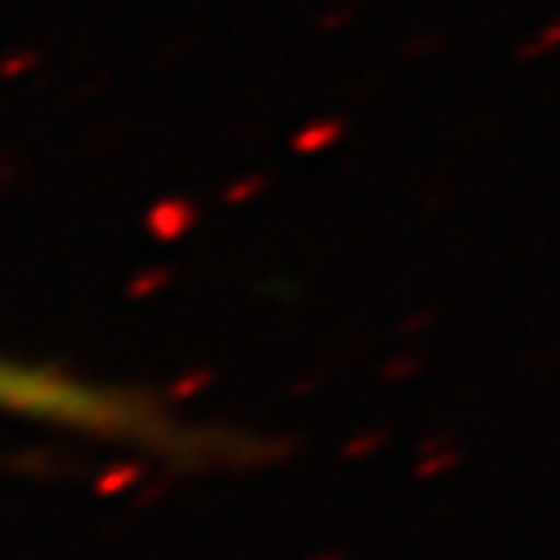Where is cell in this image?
I'll list each match as a JSON object with an SVG mask.
<instances>
[{
	"instance_id": "cell-2",
	"label": "cell",
	"mask_w": 560,
	"mask_h": 560,
	"mask_svg": "<svg viewBox=\"0 0 560 560\" xmlns=\"http://www.w3.org/2000/svg\"><path fill=\"white\" fill-rule=\"evenodd\" d=\"M560 46V18L557 21H548L544 30H536L532 38L520 46V59H544V55H552Z\"/></svg>"
},
{
	"instance_id": "cell-1",
	"label": "cell",
	"mask_w": 560,
	"mask_h": 560,
	"mask_svg": "<svg viewBox=\"0 0 560 560\" xmlns=\"http://www.w3.org/2000/svg\"><path fill=\"white\" fill-rule=\"evenodd\" d=\"M0 407L34 411V416H50L62 423H83V428H108V432L141 428L138 411L129 402L75 386V382L50 378L42 370H21V365H0Z\"/></svg>"
},
{
	"instance_id": "cell-3",
	"label": "cell",
	"mask_w": 560,
	"mask_h": 560,
	"mask_svg": "<svg viewBox=\"0 0 560 560\" xmlns=\"http://www.w3.org/2000/svg\"><path fill=\"white\" fill-rule=\"evenodd\" d=\"M457 460H460L457 453H441V457L423 460V465H420V478H432V474H444V469H453Z\"/></svg>"
}]
</instances>
